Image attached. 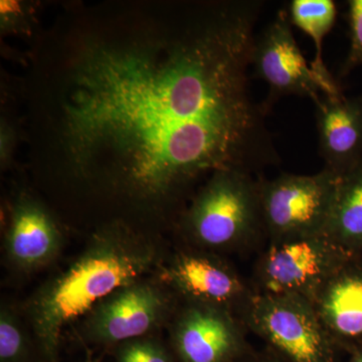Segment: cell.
I'll return each instance as SVG.
<instances>
[{"label": "cell", "mask_w": 362, "mask_h": 362, "mask_svg": "<svg viewBox=\"0 0 362 362\" xmlns=\"http://www.w3.org/2000/svg\"><path fill=\"white\" fill-rule=\"evenodd\" d=\"M180 299L154 275L135 281L99 302L80 321L78 335L88 344L112 350L135 338L168 328Z\"/></svg>", "instance_id": "obj_4"}, {"label": "cell", "mask_w": 362, "mask_h": 362, "mask_svg": "<svg viewBox=\"0 0 362 362\" xmlns=\"http://www.w3.org/2000/svg\"><path fill=\"white\" fill-rule=\"evenodd\" d=\"M166 329L177 362H238L252 351L246 326L218 307L180 301Z\"/></svg>", "instance_id": "obj_9"}, {"label": "cell", "mask_w": 362, "mask_h": 362, "mask_svg": "<svg viewBox=\"0 0 362 362\" xmlns=\"http://www.w3.org/2000/svg\"><path fill=\"white\" fill-rule=\"evenodd\" d=\"M110 351L115 362H177L169 345L157 335L128 340Z\"/></svg>", "instance_id": "obj_17"}, {"label": "cell", "mask_w": 362, "mask_h": 362, "mask_svg": "<svg viewBox=\"0 0 362 362\" xmlns=\"http://www.w3.org/2000/svg\"><path fill=\"white\" fill-rule=\"evenodd\" d=\"M261 0L192 6L158 42L94 45L71 71L63 142L76 173L140 206L281 157L250 89Z\"/></svg>", "instance_id": "obj_1"}, {"label": "cell", "mask_w": 362, "mask_h": 362, "mask_svg": "<svg viewBox=\"0 0 362 362\" xmlns=\"http://www.w3.org/2000/svg\"><path fill=\"white\" fill-rule=\"evenodd\" d=\"M240 320L288 361L337 362L338 347L305 298L254 292Z\"/></svg>", "instance_id": "obj_5"}, {"label": "cell", "mask_w": 362, "mask_h": 362, "mask_svg": "<svg viewBox=\"0 0 362 362\" xmlns=\"http://www.w3.org/2000/svg\"><path fill=\"white\" fill-rule=\"evenodd\" d=\"M324 235L354 256H362V161L340 176Z\"/></svg>", "instance_id": "obj_15"}, {"label": "cell", "mask_w": 362, "mask_h": 362, "mask_svg": "<svg viewBox=\"0 0 362 362\" xmlns=\"http://www.w3.org/2000/svg\"><path fill=\"white\" fill-rule=\"evenodd\" d=\"M153 275L180 301L218 307L239 318L254 294L252 288L223 257L194 247L165 257Z\"/></svg>", "instance_id": "obj_8"}, {"label": "cell", "mask_w": 362, "mask_h": 362, "mask_svg": "<svg viewBox=\"0 0 362 362\" xmlns=\"http://www.w3.org/2000/svg\"><path fill=\"white\" fill-rule=\"evenodd\" d=\"M315 107L324 168L342 176L362 161V95L321 96Z\"/></svg>", "instance_id": "obj_13"}, {"label": "cell", "mask_w": 362, "mask_h": 362, "mask_svg": "<svg viewBox=\"0 0 362 362\" xmlns=\"http://www.w3.org/2000/svg\"><path fill=\"white\" fill-rule=\"evenodd\" d=\"M161 247L123 223L103 226L84 249L20 305L42 362H59L64 331L119 288L156 273Z\"/></svg>", "instance_id": "obj_2"}, {"label": "cell", "mask_w": 362, "mask_h": 362, "mask_svg": "<svg viewBox=\"0 0 362 362\" xmlns=\"http://www.w3.org/2000/svg\"><path fill=\"white\" fill-rule=\"evenodd\" d=\"M181 230L204 251H238L266 235L258 178L237 170L214 173L181 216Z\"/></svg>", "instance_id": "obj_3"}, {"label": "cell", "mask_w": 362, "mask_h": 362, "mask_svg": "<svg viewBox=\"0 0 362 362\" xmlns=\"http://www.w3.org/2000/svg\"><path fill=\"white\" fill-rule=\"evenodd\" d=\"M288 13L292 25L306 33L315 45V58L310 68L320 86L322 96H343L341 86L328 71L322 57L323 40L337 23V4L332 0H292Z\"/></svg>", "instance_id": "obj_14"}, {"label": "cell", "mask_w": 362, "mask_h": 362, "mask_svg": "<svg viewBox=\"0 0 362 362\" xmlns=\"http://www.w3.org/2000/svg\"><path fill=\"white\" fill-rule=\"evenodd\" d=\"M317 315L338 349L362 344V256L341 267L312 301Z\"/></svg>", "instance_id": "obj_12"}, {"label": "cell", "mask_w": 362, "mask_h": 362, "mask_svg": "<svg viewBox=\"0 0 362 362\" xmlns=\"http://www.w3.org/2000/svg\"><path fill=\"white\" fill-rule=\"evenodd\" d=\"M265 233L270 243L324 235L340 176L323 168L313 175H257Z\"/></svg>", "instance_id": "obj_6"}, {"label": "cell", "mask_w": 362, "mask_h": 362, "mask_svg": "<svg viewBox=\"0 0 362 362\" xmlns=\"http://www.w3.org/2000/svg\"><path fill=\"white\" fill-rule=\"evenodd\" d=\"M347 7L349 49L340 68V78L347 77L352 71L362 66V0H349Z\"/></svg>", "instance_id": "obj_18"}, {"label": "cell", "mask_w": 362, "mask_h": 362, "mask_svg": "<svg viewBox=\"0 0 362 362\" xmlns=\"http://www.w3.org/2000/svg\"><path fill=\"white\" fill-rule=\"evenodd\" d=\"M327 235L270 243L255 267V293L313 301L325 283L354 258Z\"/></svg>", "instance_id": "obj_7"}, {"label": "cell", "mask_w": 362, "mask_h": 362, "mask_svg": "<svg viewBox=\"0 0 362 362\" xmlns=\"http://www.w3.org/2000/svg\"><path fill=\"white\" fill-rule=\"evenodd\" d=\"M238 362H290L284 357L279 356L273 350L267 349L263 352L251 351L244 358Z\"/></svg>", "instance_id": "obj_19"}, {"label": "cell", "mask_w": 362, "mask_h": 362, "mask_svg": "<svg viewBox=\"0 0 362 362\" xmlns=\"http://www.w3.org/2000/svg\"><path fill=\"white\" fill-rule=\"evenodd\" d=\"M292 26L289 13L281 9L256 37L252 49L251 68L269 88L262 103L268 114L273 105L284 97L309 98L315 104L322 96L318 81L295 40Z\"/></svg>", "instance_id": "obj_10"}, {"label": "cell", "mask_w": 362, "mask_h": 362, "mask_svg": "<svg viewBox=\"0 0 362 362\" xmlns=\"http://www.w3.org/2000/svg\"><path fill=\"white\" fill-rule=\"evenodd\" d=\"M0 362H42L20 305L7 301L0 307Z\"/></svg>", "instance_id": "obj_16"}, {"label": "cell", "mask_w": 362, "mask_h": 362, "mask_svg": "<svg viewBox=\"0 0 362 362\" xmlns=\"http://www.w3.org/2000/svg\"><path fill=\"white\" fill-rule=\"evenodd\" d=\"M347 362H362V344L350 351V357Z\"/></svg>", "instance_id": "obj_20"}, {"label": "cell", "mask_w": 362, "mask_h": 362, "mask_svg": "<svg viewBox=\"0 0 362 362\" xmlns=\"http://www.w3.org/2000/svg\"><path fill=\"white\" fill-rule=\"evenodd\" d=\"M63 247V232L49 209L21 194L11 207L4 238L6 265L18 275H33L52 265Z\"/></svg>", "instance_id": "obj_11"}, {"label": "cell", "mask_w": 362, "mask_h": 362, "mask_svg": "<svg viewBox=\"0 0 362 362\" xmlns=\"http://www.w3.org/2000/svg\"><path fill=\"white\" fill-rule=\"evenodd\" d=\"M86 362H98V361H86Z\"/></svg>", "instance_id": "obj_21"}]
</instances>
